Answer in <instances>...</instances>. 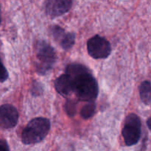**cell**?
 Segmentation results:
<instances>
[{
	"label": "cell",
	"instance_id": "1",
	"mask_svg": "<svg viewBox=\"0 0 151 151\" xmlns=\"http://www.w3.org/2000/svg\"><path fill=\"white\" fill-rule=\"evenodd\" d=\"M65 74L69 80L71 93H74L78 100L88 103L97 99L98 83L88 68L79 63H72L66 67Z\"/></svg>",
	"mask_w": 151,
	"mask_h": 151
},
{
	"label": "cell",
	"instance_id": "2",
	"mask_svg": "<svg viewBox=\"0 0 151 151\" xmlns=\"http://www.w3.org/2000/svg\"><path fill=\"white\" fill-rule=\"evenodd\" d=\"M50 130V122L44 117L32 119L22 132V142L24 145H35L44 139Z\"/></svg>",
	"mask_w": 151,
	"mask_h": 151
},
{
	"label": "cell",
	"instance_id": "3",
	"mask_svg": "<svg viewBox=\"0 0 151 151\" xmlns=\"http://www.w3.org/2000/svg\"><path fill=\"white\" fill-rule=\"evenodd\" d=\"M37 63L35 64L38 73L46 75L52 69L56 60L54 49L44 41H39L35 46Z\"/></svg>",
	"mask_w": 151,
	"mask_h": 151
},
{
	"label": "cell",
	"instance_id": "4",
	"mask_svg": "<svg viewBox=\"0 0 151 151\" xmlns=\"http://www.w3.org/2000/svg\"><path fill=\"white\" fill-rule=\"evenodd\" d=\"M142 123L140 118L136 114H130L125 120L122 130V135L127 146L137 144L142 134Z\"/></svg>",
	"mask_w": 151,
	"mask_h": 151
},
{
	"label": "cell",
	"instance_id": "5",
	"mask_svg": "<svg viewBox=\"0 0 151 151\" xmlns=\"http://www.w3.org/2000/svg\"><path fill=\"white\" fill-rule=\"evenodd\" d=\"M87 50L94 59L107 58L111 52V46L106 38L96 35L89 38L87 42Z\"/></svg>",
	"mask_w": 151,
	"mask_h": 151
},
{
	"label": "cell",
	"instance_id": "6",
	"mask_svg": "<svg viewBox=\"0 0 151 151\" xmlns=\"http://www.w3.org/2000/svg\"><path fill=\"white\" fill-rule=\"evenodd\" d=\"M50 32L57 44L64 50H69L73 47L75 35L73 32H66L64 29L58 25L50 27Z\"/></svg>",
	"mask_w": 151,
	"mask_h": 151
},
{
	"label": "cell",
	"instance_id": "7",
	"mask_svg": "<svg viewBox=\"0 0 151 151\" xmlns=\"http://www.w3.org/2000/svg\"><path fill=\"white\" fill-rule=\"evenodd\" d=\"M19 113L16 108L10 104L0 106V128L3 129L13 128L17 125Z\"/></svg>",
	"mask_w": 151,
	"mask_h": 151
},
{
	"label": "cell",
	"instance_id": "8",
	"mask_svg": "<svg viewBox=\"0 0 151 151\" xmlns=\"http://www.w3.org/2000/svg\"><path fill=\"white\" fill-rule=\"evenodd\" d=\"M72 5V0H46L44 10L48 16L55 18L67 13Z\"/></svg>",
	"mask_w": 151,
	"mask_h": 151
},
{
	"label": "cell",
	"instance_id": "9",
	"mask_svg": "<svg viewBox=\"0 0 151 151\" xmlns=\"http://www.w3.org/2000/svg\"><path fill=\"white\" fill-rule=\"evenodd\" d=\"M139 95L144 104L150 105L151 103V83L148 81H143L139 86Z\"/></svg>",
	"mask_w": 151,
	"mask_h": 151
},
{
	"label": "cell",
	"instance_id": "10",
	"mask_svg": "<svg viewBox=\"0 0 151 151\" xmlns=\"http://www.w3.org/2000/svg\"><path fill=\"white\" fill-rule=\"evenodd\" d=\"M96 110V106L94 102H88V104L85 105L81 109V116L83 119H88L94 114Z\"/></svg>",
	"mask_w": 151,
	"mask_h": 151
},
{
	"label": "cell",
	"instance_id": "11",
	"mask_svg": "<svg viewBox=\"0 0 151 151\" xmlns=\"http://www.w3.org/2000/svg\"><path fill=\"white\" fill-rule=\"evenodd\" d=\"M64 109L69 116H73L76 112V103L74 100H67L65 103Z\"/></svg>",
	"mask_w": 151,
	"mask_h": 151
},
{
	"label": "cell",
	"instance_id": "12",
	"mask_svg": "<svg viewBox=\"0 0 151 151\" xmlns=\"http://www.w3.org/2000/svg\"><path fill=\"white\" fill-rule=\"evenodd\" d=\"M8 78V72L0 59V83H3Z\"/></svg>",
	"mask_w": 151,
	"mask_h": 151
},
{
	"label": "cell",
	"instance_id": "13",
	"mask_svg": "<svg viewBox=\"0 0 151 151\" xmlns=\"http://www.w3.org/2000/svg\"><path fill=\"white\" fill-rule=\"evenodd\" d=\"M10 150L7 145V142L5 140L0 139V151H8Z\"/></svg>",
	"mask_w": 151,
	"mask_h": 151
},
{
	"label": "cell",
	"instance_id": "14",
	"mask_svg": "<svg viewBox=\"0 0 151 151\" xmlns=\"http://www.w3.org/2000/svg\"><path fill=\"white\" fill-rule=\"evenodd\" d=\"M147 127H148L149 129H150V131H151V117L149 118V119H147Z\"/></svg>",
	"mask_w": 151,
	"mask_h": 151
},
{
	"label": "cell",
	"instance_id": "15",
	"mask_svg": "<svg viewBox=\"0 0 151 151\" xmlns=\"http://www.w3.org/2000/svg\"><path fill=\"white\" fill-rule=\"evenodd\" d=\"M1 22V7H0V24Z\"/></svg>",
	"mask_w": 151,
	"mask_h": 151
}]
</instances>
